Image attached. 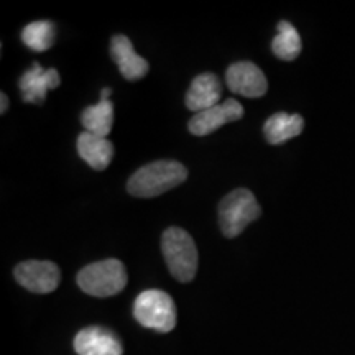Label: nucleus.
Here are the masks:
<instances>
[{
  "instance_id": "ddd939ff",
  "label": "nucleus",
  "mask_w": 355,
  "mask_h": 355,
  "mask_svg": "<svg viewBox=\"0 0 355 355\" xmlns=\"http://www.w3.org/2000/svg\"><path fill=\"white\" fill-rule=\"evenodd\" d=\"M78 153L89 166L97 171L105 170L114 158V145L104 137L83 132L78 137Z\"/></svg>"
},
{
  "instance_id": "4468645a",
  "label": "nucleus",
  "mask_w": 355,
  "mask_h": 355,
  "mask_svg": "<svg viewBox=\"0 0 355 355\" xmlns=\"http://www.w3.org/2000/svg\"><path fill=\"white\" fill-rule=\"evenodd\" d=\"M304 128L303 117L298 114L277 112L265 122V139L272 145H282L298 137Z\"/></svg>"
},
{
  "instance_id": "6e6552de",
  "label": "nucleus",
  "mask_w": 355,
  "mask_h": 355,
  "mask_svg": "<svg viewBox=\"0 0 355 355\" xmlns=\"http://www.w3.org/2000/svg\"><path fill=\"white\" fill-rule=\"evenodd\" d=\"M243 117V107L235 99H225L222 104L193 115L188 123L189 132L196 137L211 135L229 122L241 121Z\"/></svg>"
},
{
  "instance_id": "f8f14e48",
  "label": "nucleus",
  "mask_w": 355,
  "mask_h": 355,
  "mask_svg": "<svg viewBox=\"0 0 355 355\" xmlns=\"http://www.w3.org/2000/svg\"><path fill=\"white\" fill-rule=\"evenodd\" d=\"M110 56L117 63L121 74L128 81H137L148 73V63L145 58L137 55L133 44L125 35H115L110 42Z\"/></svg>"
},
{
  "instance_id": "2eb2a0df",
  "label": "nucleus",
  "mask_w": 355,
  "mask_h": 355,
  "mask_svg": "<svg viewBox=\"0 0 355 355\" xmlns=\"http://www.w3.org/2000/svg\"><path fill=\"white\" fill-rule=\"evenodd\" d=\"M81 123L84 132L94 133V135L107 139L114 125V104L110 102V99H101L99 104L86 107L81 115Z\"/></svg>"
},
{
  "instance_id": "1a4fd4ad",
  "label": "nucleus",
  "mask_w": 355,
  "mask_h": 355,
  "mask_svg": "<svg viewBox=\"0 0 355 355\" xmlns=\"http://www.w3.org/2000/svg\"><path fill=\"white\" fill-rule=\"evenodd\" d=\"M74 350L78 355H122L123 349L119 337L109 329L91 326L79 331L74 337Z\"/></svg>"
},
{
  "instance_id": "dca6fc26",
  "label": "nucleus",
  "mask_w": 355,
  "mask_h": 355,
  "mask_svg": "<svg viewBox=\"0 0 355 355\" xmlns=\"http://www.w3.org/2000/svg\"><path fill=\"white\" fill-rule=\"evenodd\" d=\"M275 56L283 61H293L301 53V37L298 30L290 21L283 20L278 24V33L272 42Z\"/></svg>"
},
{
  "instance_id": "39448f33",
  "label": "nucleus",
  "mask_w": 355,
  "mask_h": 355,
  "mask_svg": "<svg viewBox=\"0 0 355 355\" xmlns=\"http://www.w3.org/2000/svg\"><path fill=\"white\" fill-rule=\"evenodd\" d=\"M133 316L139 324L158 332H170L176 326V306L168 293L146 290L133 303Z\"/></svg>"
},
{
  "instance_id": "423d86ee",
  "label": "nucleus",
  "mask_w": 355,
  "mask_h": 355,
  "mask_svg": "<svg viewBox=\"0 0 355 355\" xmlns=\"http://www.w3.org/2000/svg\"><path fill=\"white\" fill-rule=\"evenodd\" d=\"M15 278L28 291L46 295L60 285L61 272L56 263L44 260H26L17 265Z\"/></svg>"
},
{
  "instance_id": "a211bd4d",
  "label": "nucleus",
  "mask_w": 355,
  "mask_h": 355,
  "mask_svg": "<svg viewBox=\"0 0 355 355\" xmlns=\"http://www.w3.org/2000/svg\"><path fill=\"white\" fill-rule=\"evenodd\" d=\"M0 102H2V107H0V114H6L7 112V107H8V97L6 96V92H2L0 94Z\"/></svg>"
},
{
  "instance_id": "7ed1b4c3",
  "label": "nucleus",
  "mask_w": 355,
  "mask_h": 355,
  "mask_svg": "<svg viewBox=\"0 0 355 355\" xmlns=\"http://www.w3.org/2000/svg\"><path fill=\"white\" fill-rule=\"evenodd\" d=\"M127 270L121 260L109 259L84 266L78 273V285L89 296L109 298L127 286Z\"/></svg>"
},
{
  "instance_id": "f03ea898",
  "label": "nucleus",
  "mask_w": 355,
  "mask_h": 355,
  "mask_svg": "<svg viewBox=\"0 0 355 355\" xmlns=\"http://www.w3.org/2000/svg\"><path fill=\"white\" fill-rule=\"evenodd\" d=\"M162 252L173 277L188 283L198 272V248L193 237L181 227H170L162 235Z\"/></svg>"
},
{
  "instance_id": "9d476101",
  "label": "nucleus",
  "mask_w": 355,
  "mask_h": 355,
  "mask_svg": "<svg viewBox=\"0 0 355 355\" xmlns=\"http://www.w3.org/2000/svg\"><path fill=\"white\" fill-rule=\"evenodd\" d=\"M61 84L60 73L55 68L43 69L38 63H33L24 76L20 78V91L24 101L28 104H43L50 89H56Z\"/></svg>"
},
{
  "instance_id": "20e7f679",
  "label": "nucleus",
  "mask_w": 355,
  "mask_h": 355,
  "mask_svg": "<svg viewBox=\"0 0 355 355\" xmlns=\"http://www.w3.org/2000/svg\"><path fill=\"white\" fill-rule=\"evenodd\" d=\"M261 214L260 204L252 191L239 188L229 193L219 204V225L225 237L234 239L241 235L250 222Z\"/></svg>"
},
{
  "instance_id": "6ab92c4d",
  "label": "nucleus",
  "mask_w": 355,
  "mask_h": 355,
  "mask_svg": "<svg viewBox=\"0 0 355 355\" xmlns=\"http://www.w3.org/2000/svg\"><path fill=\"white\" fill-rule=\"evenodd\" d=\"M110 94H112V89H109V87L102 89V94H101V99H104V101H109V97H110Z\"/></svg>"
},
{
  "instance_id": "9b49d317",
  "label": "nucleus",
  "mask_w": 355,
  "mask_h": 355,
  "mask_svg": "<svg viewBox=\"0 0 355 355\" xmlns=\"http://www.w3.org/2000/svg\"><path fill=\"white\" fill-rule=\"evenodd\" d=\"M222 84L212 73H202L194 78L186 92V107L193 112H202L220 104Z\"/></svg>"
},
{
  "instance_id": "f3484780",
  "label": "nucleus",
  "mask_w": 355,
  "mask_h": 355,
  "mask_svg": "<svg viewBox=\"0 0 355 355\" xmlns=\"http://www.w3.org/2000/svg\"><path fill=\"white\" fill-rule=\"evenodd\" d=\"M21 40L30 50L37 53L50 50L55 42V25L48 20L32 21L21 30Z\"/></svg>"
},
{
  "instance_id": "0eeeda50",
  "label": "nucleus",
  "mask_w": 355,
  "mask_h": 355,
  "mask_svg": "<svg viewBox=\"0 0 355 355\" xmlns=\"http://www.w3.org/2000/svg\"><path fill=\"white\" fill-rule=\"evenodd\" d=\"M225 83L230 91L248 99L265 96L268 89L263 71L250 61H239V63L230 64L225 73Z\"/></svg>"
},
{
  "instance_id": "f257e3e1",
  "label": "nucleus",
  "mask_w": 355,
  "mask_h": 355,
  "mask_svg": "<svg viewBox=\"0 0 355 355\" xmlns=\"http://www.w3.org/2000/svg\"><path fill=\"white\" fill-rule=\"evenodd\" d=\"M186 178L188 170L180 162L159 159L133 173L127 183V189L132 196L155 198L184 183Z\"/></svg>"
}]
</instances>
